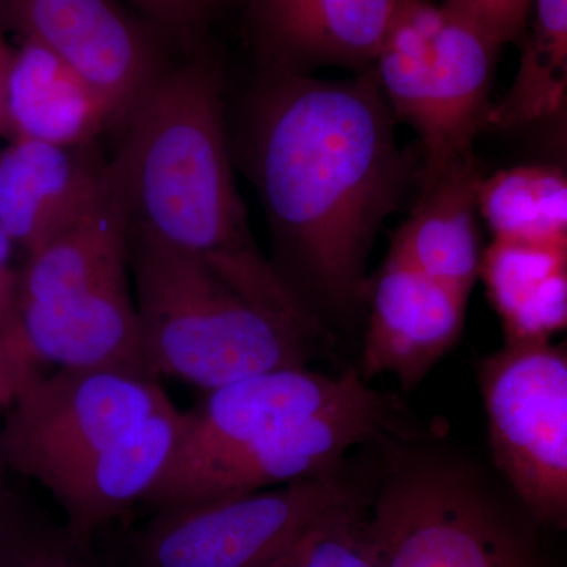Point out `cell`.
I'll use <instances>...</instances> for the list:
<instances>
[{
	"label": "cell",
	"mask_w": 567,
	"mask_h": 567,
	"mask_svg": "<svg viewBox=\"0 0 567 567\" xmlns=\"http://www.w3.org/2000/svg\"><path fill=\"white\" fill-rule=\"evenodd\" d=\"M399 0H252L268 71L372 69Z\"/></svg>",
	"instance_id": "cell-13"
},
{
	"label": "cell",
	"mask_w": 567,
	"mask_h": 567,
	"mask_svg": "<svg viewBox=\"0 0 567 567\" xmlns=\"http://www.w3.org/2000/svg\"><path fill=\"white\" fill-rule=\"evenodd\" d=\"M445 10L429 0H399L372 70L395 121L423 132L434 73L435 37Z\"/></svg>",
	"instance_id": "cell-21"
},
{
	"label": "cell",
	"mask_w": 567,
	"mask_h": 567,
	"mask_svg": "<svg viewBox=\"0 0 567 567\" xmlns=\"http://www.w3.org/2000/svg\"><path fill=\"white\" fill-rule=\"evenodd\" d=\"M186 413L173 402L85 458L48 491L65 511L66 529L87 544L104 525L142 502L174 456Z\"/></svg>",
	"instance_id": "cell-14"
},
{
	"label": "cell",
	"mask_w": 567,
	"mask_h": 567,
	"mask_svg": "<svg viewBox=\"0 0 567 567\" xmlns=\"http://www.w3.org/2000/svg\"><path fill=\"white\" fill-rule=\"evenodd\" d=\"M126 125L121 152L133 229L204 260L259 303L324 330L254 241L213 63L163 73Z\"/></svg>",
	"instance_id": "cell-2"
},
{
	"label": "cell",
	"mask_w": 567,
	"mask_h": 567,
	"mask_svg": "<svg viewBox=\"0 0 567 567\" xmlns=\"http://www.w3.org/2000/svg\"><path fill=\"white\" fill-rule=\"evenodd\" d=\"M547 148L554 156L555 166L567 173V110L554 121L546 123Z\"/></svg>",
	"instance_id": "cell-28"
},
{
	"label": "cell",
	"mask_w": 567,
	"mask_h": 567,
	"mask_svg": "<svg viewBox=\"0 0 567 567\" xmlns=\"http://www.w3.org/2000/svg\"><path fill=\"white\" fill-rule=\"evenodd\" d=\"M369 390L358 368L338 375L311 368H284L215 388L203 405L186 413L174 456L156 483L244 450L290 425L352 402Z\"/></svg>",
	"instance_id": "cell-9"
},
{
	"label": "cell",
	"mask_w": 567,
	"mask_h": 567,
	"mask_svg": "<svg viewBox=\"0 0 567 567\" xmlns=\"http://www.w3.org/2000/svg\"><path fill=\"white\" fill-rule=\"evenodd\" d=\"M480 279L505 330L506 344L550 341L567 327V251L492 240Z\"/></svg>",
	"instance_id": "cell-18"
},
{
	"label": "cell",
	"mask_w": 567,
	"mask_h": 567,
	"mask_svg": "<svg viewBox=\"0 0 567 567\" xmlns=\"http://www.w3.org/2000/svg\"><path fill=\"white\" fill-rule=\"evenodd\" d=\"M480 386L499 472L533 516L567 529V347L505 342Z\"/></svg>",
	"instance_id": "cell-4"
},
{
	"label": "cell",
	"mask_w": 567,
	"mask_h": 567,
	"mask_svg": "<svg viewBox=\"0 0 567 567\" xmlns=\"http://www.w3.org/2000/svg\"><path fill=\"white\" fill-rule=\"evenodd\" d=\"M352 494L339 475L158 511L140 567H265Z\"/></svg>",
	"instance_id": "cell-7"
},
{
	"label": "cell",
	"mask_w": 567,
	"mask_h": 567,
	"mask_svg": "<svg viewBox=\"0 0 567 567\" xmlns=\"http://www.w3.org/2000/svg\"><path fill=\"white\" fill-rule=\"evenodd\" d=\"M7 128L11 141L54 145L95 142L117 125L110 104L50 48L22 40L7 81Z\"/></svg>",
	"instance_id": "cell-17"
},
{
	"label": "cell",
	"mask_w": 567,
	"mask_h": 567,
	"mask_svg": "<svg viewBox=\"0 0 567 567\" xmlns=\"http://www.w3.org/2000/svg\"><path fill=\"white\" fill-rule=\"evenodd\" d=\"M24 520L18 503L0 548V567H91L84 557L87 544L74 539L69 529H33Z\"/></svg>",
	"instance_id": "cell-23"
},
{
	"label": "cell",
	"mask_w": 567,
	"mask_h": 567,
	"mask_svg": "<svg viewBox=\"0 0 567 567\" xmlns=\"http://www.w3.org/2000/svg\"><path fill=\"white\" fill-rule=\"evenodd\" d=\"M395 122L372 69L346 80L268 71L246 107L245 163L275 268L322 323L368 301L372 245L410 181Z\"/></svg>",
	"instance_id": "cell-1"
},
{
	"label": "cell",
	"mask_w": 567,
	"mask_h": 567,
	"mask_svg": "<svg viewBox=\"0 0 567 567\" xmlns=\"http://www.w3.org/2000/svg\"><path fill=\"white\" fill-rule=\"evenodd\" d=\"M298 567H383L371 513L354 492L306 529Z\"/></svg>",
	"instance_id": "cell-22"
},
{
	"label": "cell",
	"mask_w": 567,
	"mask_h": 567,
	"mask_svg": "<svg viewBox=\"0 0 567 567\" xmlns=\"http://www.w3.org/2000/svg\"><path fill=\"white\" fill-rule=\"evenodd\" d=\"M148 17L173 29L192 28L203 20L212 0H134Z\"/></svg>",
	"instance_id": "cell-27"
},
{
	"label": "cell",
	"mask_w": 567,
	"mask_h": 567,
	"mask_svg": "<svg viewBox=\"0 0 567 567\" xmlns=\"http://www.w3.org/2000/svg\"><path fill=\"white\" fill-rule=\"evenodd\" d=\"M29 344L0 334V410H9L22 391L41 375L40 364Z\"/></svg>",
	"instance_id": "cell-25"
},
{
	"label": "cell",
	"mask_w": 567,
	"mask_h": 567,
	"mask_svg": "<svg viewBox=\"0 0 567 567\" xmlns=\"http://www.w3.org/2000/svg\"><path fill=\"white\" fill-rule=\"evenodd\" d=\"M300 539L295 540L292 546L284 550L281 555H278L274 561L268 563L265 567H298V544H300Z\"/></svg>",
	"instance_id": "cell-31"
},
{
	"label": "cell",
	"mask_w": 567,
	"mask_h": 567,
	"mask_svg": "<svg viewBox=\"0 0 567 567\" xmlns=\"http://www.w3.org/2000/svg\"><path fill=\"white\" fill-rule=\"evenodd\" d=\"M216 2H224V0H212V3H216ZM252 2V0H251Z\"/></svg>",
	"instance_id": "cell-32"
},
{
	"label": "cell",
	"mask_w": 567,
	"mask_h": 567,
	"mask_svg": "<svg viewBox=\"0 0 567 567\" xmlns=\"http://www.w3.org/2000/svg\"><path fill=\"white\" fill-rule=\"evenodd\" d=\"M107 166L95 142L11 141L0 152V226L28 256L39 251L91 208Z\"/></svg>",
	"instance_id": "cell-12"
},
{
	"label": "cell",
	"mask_w": 567,
	"mask_h": 567,
	"mask_svg": "<svg viewBox=\"0 0 567 567\" xmlns=\"http://www.w3.org/2000/svg\"><path fill=\"white\" fill-rule=\"evenodd\" d=\"M142 346L153 375L205 390L309 368L328 334L268 308L210 265L130 226Z\"/></svg>",
	"instance_id": "cell-3"
},
{
	"label": "cell",
	"mask_w": 567,
	"mask_h": 567,
	"mask_svg": "<svg viewBox=\"0 0 567 567\" xmlns=\"http://www.w3.org/2000/svg\"><path fill=\"white\" fill-rule=\"evenodd\" d=\"M442 6L475 25L499 51L527 32L533 0H443Z\"/></svg>",
	"instance_id": "cell-24"
},
{
	"label": "cell",
	"mask_w": 567,
	"mask_h": 567,
	"mask_svg": "<svg viewBox=\"0 0 567 567\" xmlns=\"http://www.w3.org/2000/svg\"><path fill=\"white\" fill-rule=\"evenodd\" d=\"M14 246L10 235L0 226V334L31 346L22 324L20 271L11 265Z\"/></svg>",
	"instance_id": "cell-26"
},
{
	"label": "cell",
	"mask_w": 567,
	"mask_h": 567,
	"mask_svg": "<svg viewBox=\"0 0 567 567\" xmlns=\"http://www.w3.org/2000/svg\"><path fill=\"white\" fill-rule=\"evenodd\" d=\"M520 61L486 128L546 125L567 110V0H533Z\"/></svg>",
	"instance_id": "cell-19"
},
{
	"label": "cell",
	"mask_w": 567,
	"mask_h": 567,
	"mask_svg": "<svg viewBox=\"0 0 567 567\" xmlns=\"http://www.w3.org/2000/svg\"><path fill=\"white\" fill-rule=\"evenodd\" d=\"M394 424L393 402L371 388L352 402L156 483L142 502L158 511L173 509L339 475L347 454L390 434Z\"/></svg>",
	"instance_id": "cell-8"
},
{
	"label": "cell",
	"mask_w": 567,
	"mask_h": 567,
	"mask_svg": "<svg viewBox=\"0 0 567 567\" xmlns=\"http://www.w3.org/2000/svg\"><path fill=\"white\" fill-rule=\"evenodd\" d=\"M477 207L496 240L567 251V173L555 164H527L484 175Z\"/></svg>",
	"instance_id": "cell-20"
},
{
	"label": "cell",
	"mask_w": 567,
	"mask_h": 567,
	"mask_svg": "<svg viewBox=\"0 0 567 567\" xmlns=\"http://www.w3.org/2000/svg\"><path fill=\"white\" fill-rule=\"evenodd\" d=\"M0 17L76 70L117 123L163 76L152 41L112 0H0Z\"/></svg>",
	"instance_id": "cell-10"
},
{
	"label": "cell",
	"mask_w": 567,
	"mask_h": 567,
	"mask_svg": "<svg viewBox=\"0 0 567 567\" xmlns=\"http://www.w3.org/2000/svg\"><path fill=\"white\" fill-rule=\"evenodd\" d=\"M383 567H535L480 487L445 466H402L369 506Z\"/></svg>",
	"instance_id": "cell-6"
},
{
	"label": "cell",
	"mask_w": 567,
	"mask_h": 567,
	"mask_svg": "<svg viewBox=\"0 0 567 567\" xmlns=\"http://www.w3.org/2000/svg\"><path fill=\"white\" fill-rule=\"evenodd\" d=\"M18 503L20 502H18L17 496L7 491V488L0 487V548H2L11 522H13Z\"/></svg>",
	"instance_id": "cell-30"
},
{
	"label": "cell",
	"mask_w": 567,
	"mask_h": 567,
	"mask_svg": "<svg viewBox=\"0 0 567 567\" xmlns=\"http://www.w3.org/2000/svg\"><path fill=\"white\" fill-rule=\"evenodd\" d=\"M475 158L421 177V193L391 241V256L470 298L483 265Z\"/></svg>",
	"instance_id": "cell-16"
},
{
	"label": "cell",
	"mask_w": 567,
	"mask_h": 567,
	"mask_svg": "<svg viewBox=\"0 0 567 567\" xmlns=\"http://www.w3.org/2000/svg\"><path fill=\"white\" fill-rule=\"evenodd\" d=\"M360 372L412 390L458 341L468 298L388 254L368 293Z\"/></svg>",
	"instance_id": "cell-11"
},
{
	"label": "cell",
	"mask_w": 567,
	"mask_h": 567,
	"mask_svg": "<svg viewBox=\"0 0 567 567\" xmlns=\"http://www.w3.org/2000/svg\"><path fill=\"white\" fill-rule=\"evenodd\" d=\"M169 404L158 380L106 369L59 368L33 380L7 410L0 461L50 488Z\"/></svg>",
	"instance_id": "cell-5"
},
{
	"label": "cell",
	"mask_w": 567,
	"mask_h": 567,
	"mask_svg": "<svg viewBox=\"0 0 567 567\" xmlns=\"http://www.w3.org/2000/svg\"><path fill=\"white\" fill-rule=\"evenodd\" d=\"M2 17H0V134L9 137V128H7V81H9V73L11 61H13L14 51L11 50L7 43L6 35L2 31Z\"/></svg>",
	"instance_id": "cell-29"
},
{
	"label": "cell",
	"mask_w": 567,
	"mask_h": 567,
	"mask_svg": "<svg viewBox=\"0 0 567 567\" xmlns=\"http://www.w3.org/2000/svg\"><path fill=\"white\" fill-rule=\"evenodd\" d=\"M443 7V6H442ZM445 10L435 37L434 73L423 132L421 177L475 158L473 142L486 128L498 48L475 25Z\"/></svg>",
	"instance_id": "cell-15"
}]
</instances>
